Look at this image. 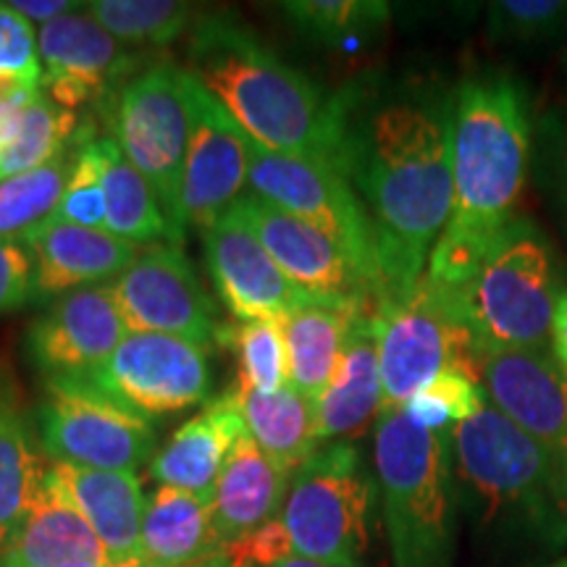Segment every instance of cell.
<instances>
[{"label": "cell", "mask_w": 567, "mask_h": 567, "mask_svg": "<svg viewBox=\"0 0 567 567\" xmlns=\"http://www.w3.org/2000/svg\"><path fill=\"white\" fill-rule=\"evenodd\" d=\"M48 476L90 523L111 563H142V520L147 499L134 473L51 463Z\"/></svg>", "instance_id": "obj_21"}, {"label": "cell", "mask_w": 567, "mask_h": 567, "mask_svg": "<svg viewBox=\"0 0 567 567\" xmlns=\"http://www.w3.org/2000/svg\"><path fill=\"white\" fill-rule=\"evenodd\" d=\"M187 71L252 145L274 153L331 161L337 103L284 63L245 27L210 17L197 21Z\"/></svg>", "instance_id": "obj_3"}, {"label": "cell", "mask_w": 567, "mask_h": 567, "mask_svg": "<svg viewBox=\"0 0 567 567\" xmlns=\"http://www.w3.org/2000/svg\"><path fill=\"white\" fill-rule=\"evenodd\" d=\"M205 260L218 297L237 321L281 326L310 300V295L297 289L274 264L260 239L234 210L205 231Z\"/></svg>", "instance_id": "obj_18"}, {"label": "cell", "mask_w": 567, "mask_h": 567, "mask_svg": "<svg viewBox=\"0 0 567 567\" xmlns=\"http://www.w3.org/2000/svg\"><path fill=\"white\" fill-rule=\"evenodd\" d=\"M289 481L292 476L276 465L250 434L239 439L210 496L213 520L224 547L281 515Z\"/></svg>", "instance_id": "obj_25"}, {"label": "cell", "mask_w": 567, "mask_h": 567, "mask_svg": "<svg viewBox=\"0 0 567 567\" xmlns=\"http://www.w3.org/2000/svg\"><path fill=\"white\" fill-rule=\"evenodd\" d=\"M90 130H80V116L61 109L51 97L38 95L24 111L19 137L0 151V182L38 172L66 158Z\"/></svg>", "instance_id": "obj_31"}, {"label": "cell", "mask_w": 567, "mask_h": 567, "mask_svg": "<svg viewBox=\"0 0 567 567\" xmlns=\"http://www.w3.org/2000/svg\"><path fill=\"white\" fill-rule=\"evenodd\" d=\"M245 434L247 425L237 396L226 392L174 431V436L155 452L151 476L161 486H176L210 499L226 460Z\"/></svg>", "instance_id": "obj_23"}, {"label": "cell", "mask_w": 567, "mask_h": 567, "mask_svg": "<svg viewBox=\"0 0 567 567\" xmlns=\"http://www.w3.org/2000/svg\"><path fill=\"white\" fill-rule=\"evenodd\" d=\"M231 392L243 410L247 434L276 465L295 476L297 467L308 463L321 444L316 434L313 402L297 394L292 386L276 394H260L245 386H234Z\"/></svg>", "instance_id": "obj_30"}, {"label": "cell", "mask_w": 567, "mask_h": 567, "mask_svg": "<svg viewBox=\"0 0 567 567\" xmlns=\"http://www.w3.org/2000/svg\"><path fill=\"white\" fill-rule=\"evenodd\" d=\"M74 153L76 147L51 166L0 182V239H21L53 216L66 189Z\"/></svg>", "instance_id": "obj_34"}, {"label": "cell", "mask_w": 567, "mask_h": 567, "mask_svg": "<svg viewBox=\"0 0 567 567\" xmlns=\"http://www.w3.org/2000/svg\"><path fill=\"white\" fill-rule=\"evenodd\" d=\"M38 300L34 260L21 239H0V316Z\"/></svg>", "instance_id": "obj_40"}, {"label": "cell", "mask_w": 567, "mask_h": 567, "mask_svg": "<svg viewBox=\"0 0 567 567\" xmlns=\"http://www.w3.org/2000/svg\"><path fill=\"white\" fill-rule=\"evenodd\" d=\"M11 9L19 11L24 19L40 21L42 27L48 21L63 17V13L82 9V3H71V0H11Z\"/></svg>", "instance_id": "obj_44"}, {"label": "cell", "mask_w": 567, "mask_h": 567, "mask_svg": "<svg viewBox=\"0 0 567 567\" xmlns=\"http://www.w3.org/2000/svg\"><path fill=\"white\" fill-rule=\"evenodd\" d=\"M38 95H42L40 90H0V151H6L19 137L21 124H24V111L30 109V103Z\"/></svg>", "instance_id": "obj_42"}, {"label": "cell", "mask_w": 567, "mask_h": 567, "mask_svg": "<svg viewBox=\"0 0 567 567\" xmlns=\"http://www.w3.org/2000/svg\"><path fill=\"white\" fill-rule=\"evenodd\" d=\"M250 193L329 234L381 297L371 218L334 163L318 155L274 153L250 142Z\"/></svg>", "instance_id": "obj_11"}, {"label": "cell", "mask_w": 567, "mask_h": 567, "mask_svg": "<svg viewBox=\"0 0 567 567\" xmlns=\"http://www.w3.org/2000/svg\"><path fill=\"white\" fill-rule=\"evenodd\" d=\"M557 567H567V563H563V565H557Z\"/></svg>", "instance_id": "obj_49"}, {"label": "cell", "mask_w": 567, "mask_h": 567, "mask_svg": "<svg viewBox=\"0 0 567 567\" xmlns=\"http://www.w3.org/2000/svg\"><path fill=\"white\" fill-rule=\"evenodd\" d=\"M373 323L384 410L405 408L410 396L444 371H460L481 384L476 342L460 316L457 297L425 274L410 292L375 302Z\"/></svg>", "instance_id": "obj_8"}, {"label": "cell", "mask_w": 567, "mask_h": 567, "mask_svg": "<svg viewBox=\"0 0 567 567\" xmlns=\"http://www.w3.org/2000/svg\"><path fill=\"white\" fill-rule=\"evenodd\" d=\"M551 347H555V360L567 373V292H563L555 310V323H551Z\"/></svg>", "instance_id": "obj_45"}, {"label": "cell", "mask_w": 567, "mask_h": 567, "mask_svg": "<svg viewBox=\"0 0 567 567\" xmlns=\"http://www.w3.org/2000/svg\"><path fill=\"white\" fill-rule=\"evenodd\" d=\"M226 555L231 557L234 567H276L284 559L295 557L292 542L279 517L268 520L266 526L255 528L237 542L226 544Z\"/></svg>", "instance_id": "obj_41"}, {"label": "cell", "mask_w": 567, "mask_h": 567, "mask_svg": "<svg viewBox=\"0 0 567 567\" xmlns=\"http://www.w3.org/2000/svg\"><path fill=\"white\" fill-rule=\"evenodd\" d=\"M87 381L140 415L155 417L208 400L213 373L205 347L179 337L130 331Z\"/></svg>", "instance_id": "obj_13"}, {"label": "cell", "mask_w": 567, "mask_h": 567, "mask_svg": "<svg viewBox=\"0 0 567 567\" xmlns=\"http://www.w3.org/2000/svg\"><path fill=\"white\" fill-rule=\"evenodd\" d=\"M130 334L109 284L55 297L27 331V352L45 379H87Z\"/></svg>", "instance_id": "obj_17"}, {"label": "cell", "mask_w": 567, "mask_h": 567, "mask_svg": "<svg viewBox=\"0 0 567 567\" xmlns=\"http://www.w3.org/2000/svg\"><path fill=\"white\" fill-rule=\"evenodd\" d=\"M478 350H544L559 292L557 260L544 234L515 218L455 295Z\"/></svg>", "instance_id": "obj_6"}, {"label": "cell", "mask_w": 567, "mask_h": 567, "mask_svg": "<svg viewBox=\"0 0 567 567\" xmlns=\"http://www.w3.org/2000/svg\"><path fill=\"white\" fill-rule=\"evenodd\" d=\"M247 187L250 140L189 76V147L182 176L184 231H210L239 203Z\"/></svg>", "instance_id": "obj_14"}, {"label": "cell", "mask_w": 567, "mask_h": 567, "mask_svg": "<svg viewBox=\"0 0 567 567\" xmlns=\"http://www.w3.org/2000/svg\"><path fill=\"white\" fill-rule=\"evenodd\" d=\"M9 87L42 92V63L32 21L0 3V90Z\"/></svg>", "instance_id": "obj_39"}, {"label": "cell", "mask_w": 567, "mask_h": 567, "mask_svg": "<svg viewBox=\"0 0 567 567\" xmlns=\"http://www.w3.org/2000/svg\"><path fill=\"white\" fill-rule=\"evenodd\" d=\"M111 140L145 176L163 213L184 239L182 176L189 147V76L174 63L140 71L109 111Z\"/></svg>", "instance_id": "obj_9"}, {"label": "cell", "mask_w": 567, "mask_h": 567, "mask_svg": "<svg viewBox=\"0 0 567 567\" xmlns=\"http://www.w3.org/2000/svg\"><path fill=\"white\" fill-rule=\"evenodd\" d=\"M231 210L250 226L274 264L305 295L318 300L371 302L375 308L379 297L373 284L329 234L255 193H245Z\"/></svg>", "instance_id": "obj_15"}, {"label": "cell", "mask_w": 567, "mask_h": 567, "mask_svg": "<svg viewBox=\"0 0 567 567\" xmlns=\"http://www.w3.org/2000/svg\"><path fill=\"white\" fill-rule=\"evenodd\" d=\"M53 221L84 226V229H105V193L101 158L95 151V134L87 132L76 145L74 166L63 189Z\"/></svg>", "instance_id": "obj_38"}, {"label": "cell", "mask_w": 567, "mask_h": 567, "mask_svg": "<svg viewBox=\"0 0 567 567\" xmlns=\"http://www.w3.org/2000/svg\"><path fill=\"white\" fill-rule=\"evenodd\" d=\"M547 158L551 163L549 182L555 187V200L563 213V221L567 226V113L559 118V124L549 132V151Z\"/></svg>", "instance_id": "obj_43"}, {"label": "cell", "mask_w": 567, "mask_h": 567, "mask_svg": "<svg viewBox=\"0 0 567 567\" xmlns=\"http://www.w3.org/2000/svg\"><path fill=\"white\" fill-rule=\"evenodd\" d=\"M276 567H329V565L313 563V559H305V557H289V559H284L281 565H276Z\"/></svg>", "instance_id": "obj_48"}, {"label": "cell", "mask_w": 567, "mask_h": 567, "mask_svg": "<svg viewBox=\"0 0 567 567\" xmlns=\"http://www.w3.org/2000/svg\"><path fill=\"white\" fill-rule=\"evenodd\" d=\"M365 308L373 305L310 297L281 323L289 360V386L313 405L331 386L350 326Z\"/></svg>", "instance_id": "obj_27"}, {"label": "cell", "mask_w": 567, "mask_h": 567, "mask_svg": "<svg viewBox=\"0 0 567 567\" xmlns=\"http://www.w3.org/2000/svg\"><path fill=\"white\" fill-rule=\"evenodd\" d=\"M34 429L51 463L134 473L155 457L151 417L113 400L87 379H45Z\"/></svg>", "instance_id": "obj_10"}, {"label": "cell", "mask_w": 567, "mask_h": 567, "mask_svg": "<svg viewBox=\"0 0 567 567\" xmlns=\"http://www.w3.org/2000/svg\"><path fill=\"white\" fill-rule=\"evenodd\" d=\"M486 408V392L471 375L444 371L405 402L410 421L434 434H450L455 425Z\"/></svg>", "instance_id": "obj_36"}, {"label": "cell", "mask_w": 567, "mask_h": 567, "mask_svg": "<svg viewBox=\"0 0 567 567\" xmlns=\"http://www.w3.org/2000/svg\"><path fill=\"white\" fill-rule=\"evenodd\" d=\"M488 34L507 45H547L567 32V0H499L488 6Z\"/></svg>", "instance_id": "obj_37"}, {"label": "cell", "mask_w": 567, "mask_h": 567, "mask_svg": "<svg viewBox=\"0 0 567 567\" xmlns=\"http://www.w3.org/2000/svg\"><path fill=\"white\" fill-rule=\"evenodd\" d=\"M109 289L130 331L179 337L208 347L221 329L216 305L176 245L142 247Z\"/></svg>", "instance_id": "obj_12"}, {"label": "cell", "mask_w": 567, "mask_h": 567, "mask_svg": "<svg viewBox=\"0 0 567 567\" xmlns=\"http://www.w3.org/2000/svg\"><path fill=\"white\" fill-rule=\"evenodd\" d=\"M281 9L305 34L331 45L365 38L389 19V6L373 0H295Z\"/></svg>", "instance_id": "obj_35"}, {"label": "cell", "mask_w": 567, "mask_h": 567, "mask_svg": "<svg viewBox=\"0 0 567 567\" xmlns=\"http://www.w3.org/2000/svg\"><path fill=\"white\" fill-rule=\"evenodd\" d=\"M34 260V292L38 300L61 297L74 289L111 284L124 274L140 247L105 229H84L48 218L21 237Z\"/></svg>", "instance_id": "obj_20"}, {"label": "cell", "mask_w": 567, "mask_h": 567, "mask_svg": "<svg viewBox=\"0 0 567 567\" xmlns=\"http://www.w3.org/2000/svg\"><path fill=\"white\" fill-rule=\"evenodd\" d=\"M189 567H234V563H231V557L226 555V549H221L218 555L205 559V563H197V565H189Z\"/></svg>", "instance_id": "obj_46"}, {"label": "cell", "mask_w": 567, "mask_h": 567, "mask_svg": "<svg viewBox=\"0 0 567 567\" xmlns=\"http://www.w3.org/2000/svg\"><path fill=\"white\" fill-rule=\"evenodd\" d=\"M373 460L394 567H452L450 434L421 429L402 408L384 410Z\"/></svg>", "instance_id": "obj_5"}, {"label": "cell", "mask_w": 567, "mask_h": 567, "mask_svg": "<svg viewBox=\"0 0 567 567\" xmlns=\"http://www.w3.org/2000/svg\"><path fill=\"white\" fill-rule=\"evenodd\" d=\"M481 386L492 405L567 460V373L544 350H478Z\"/></svg>", "instance_id": "obj_19"}, {"label": "cell", "mask_w": 567, "mask_h": 567, "mask_svg": "<svg viewBox=\"0 0 567 567\" xmlns=\"http://www.w3.org/2000/svg\"><path fill=\"white\" fill-rule=\"evenodd\" d=\"M224 549L208 496L158 486L142 520V567H189Z\"/></svg>", "instance_id": "obj_28"}, {"label": "cell", "mask_w": 567, "mask_h": 567, "mask_svg": "<svg viewBox=\"0 0 567 567\" xmlns=\"http://www.w3.org/2000/svg\"><path fill=\"white\" fill-rule=\"evenodd\" d=\"M452 213L425 276L457 295L515 221L530 163L526 97L507 74L460 84L450 105Z\"/></svg>", "instance_id": "obj_2"}, {"label": "cell", "mask_w": 567, "mask_h": 567, "mask_svg": "<svg viewBox=\"0 0 567 567\" xmlns=\"http://www.w3.org/2000/svg\"><path fill=\"white\" fill-rule=\"evenodd\" d=\"M61 567H142V563H111V559H105V563H71Z\"/></svg>", "instance_id": "obj_47"}, {"label": "cell", "mask_w": 567, "mask_h": 567, "mask_svg": "<svg viewBox=\"0 0 567 567\" xmlns=\"http://www.w3.org/2000/svg\"><path fill=\"white\" fill-rule=\"evenodd\" d=\"M48 465L24 389L13 368L0 360V547L32 507Z\"/></svg>", "instance_id": "obj_26"}, {"label": "cell", "mask_w": 567, "mask_h": 567, "mask_svg": "<svg viewBox=\"0 0 567 567\" xmlns=\"http://www.w3.org/2000/svg\"><path fill=\"white\" fill-rule=\"evenodd\" d=\"M95 151L101 158L103 193H105V231L134 247L176 245L184 239L176 234L172 221L163 213L158 197L132 161L122 153L111 137H95Z\"/></svg>", "instance_id": "obj_29"}, {"label": "cell", "mask_w": 567, "mask_h": 567, "mask_svg": "<svg viewBox=\"0 0 567 567\" xmlns=\"http://www.w3.org/2000/svg\"><path fill=\"white\" fill-rule=\"evenodd\" d=\"M375 481L368 476L358 446L331 442L297 467L279 520L295 557L329 567H363Z\"/></svg>", "instance_id": "obj_7"}, {"label": "cell", "mask_w": 567, "mask_h": 567, "mask_svg": "<svg viewBox=\"0 0 567 567\" xmlns=\"http://www.w3.org/2000/svg\"><path fill=\"white\" fill-rule=\"evenodd\" d=\"M84 9L126 45H168L197 27L195 6L179 0H95Z\"/></svg>", "instance_id": "obj_32"}, {"label": "cell", "mask_w": 567, "mask_h": 567, "mask_svg": "<svg viewBox=\"0 0 567 567\" xmlns=\"http://www.w3.org/2000/svg\"><path fill=\"white\" fill-rule=\"evenodd\" d=\"M218 342L237 354V386L276 394L289 386L287 342L279 323L234 321L218 329Z\"/></svg>", "instance_id": "obj_33"}, {"label": "cell", "mask_w": 567, "mask_h": 567, "mask_svg": "<svg viewBox=\"0 0 567 567\" xmlns=\"http://www.w3.org/2000/svg\"><path fill=\"white\" fill-rule=\"evenodd\" d=\"M331 163L371 218L381 297H400L425 274L452 213L450 109L413 92L334 95Z\"/></svg>", "instance_id": "obj_1"}, {"label": "cell", "mask_w": 567, "mask_h": 567, "mask_svg": "<svg viewBox=\"0 0 567 567\" xmlns=\"http://www.w3.org/2000/svg\"><path fill=\"white\" fill-rule=\"evenodd\" d=\"M381 413H384V381H381L379 339H375L373 308H365L350 326L331 386L316 402L318 442L331 444L360 436Z\"/></svg>", "instance_id": "obj_22"}, {"label": "cell", "mask_w": 567, "mask_h": 567, "mask_svg": "<svg viewBox=\"0 0 567 567\" xmlns=\"http://www.w3.org/2000/svg\"><path fill=\"white\" fill-rule=\"evenodd\" d=\"M105 559L101 538L48 473L32 507L0 547V567H61Z\"/></svg>", "instance_id": "obj_24"}, {"label": "cell", "mask_w": 567, "mask_h": 567, "mask_svg": "<svg viewBox=\"0 0 567 567\" xmlns=\"http://www.w3.org/2000/svg\"><path fill=\"white\" fill-rule=\"evenodd\" d=\"M42 95L76 111L105 101L130 84L134 55L87 11H71L38 30Z\"/></svg>", "instance_id": "obj_16"}, {"label": "cell", "mask_w": 567, "mask_h": 567, "mask_svg": "<svg viewBox=\"0 0 567 567\" xmlns=\"http://www.w3.org/2000/svg\"><path fill=\"white\" fill-rule=\"evenodd\" d=\"M452 476L476 513L547 544L567 542V460L486 405L450 431Z\"/></svg>", "instance_id": "obj_4"}]
</instances>
